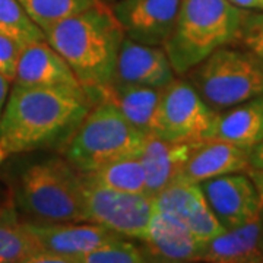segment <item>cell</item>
<instances>
[{
  "instance_id": "5b68a950",
  "label": "cell",
  "mask_w": 263,
  "mask_h": 263,
  "mask_svg": "<svg viewBox=\"0 0 263 263\" xmlns=\"http://www.w3.org/2000/svg\"><path fill=\"white\" fill-rule=\"evenodd\" d=\"M146 135L136 129L113 104L101 100L63 145L65 158L81 173L139 157Z\"/></svg>"
},
{
  "instance_id": "d6986e66",
  "label": "cell",
  "mask_w": 263,
  "mask_h": 263,
  "mask_svg": "<svg viewBox=\"0 0 263 263\" xmlns=\"http://www.w3.org/2000/svg\"><path fill=\"white\" fill-rule=\"evenodd\" d=\"M208 139L252 149L263 142V95L216 113Z\"/></svg>"
},
{
  "instance_id": "4dcf8cb0",
  "label": "cell",
  "mask_w": 263,
  "mask_h": 263,
  "mask_svg": "<svg viewBox=\"0 0 263 263\" xmlns=\"http://www.w3.org/2000/svg\"><path fill=\"white\" fill-rule=\"evenodd\" d=\"M230 2L241 9L262 10L263 12V0H230Z\"/></svg>"
},
{
  "instance_id": "4316f807",
  "label": "cell",
  "mask_w": 263,
  "mask_h": 263,
  "mask_svg": "<svg viewBox=\"0 0 263 263\" xmlns=\"http://www.w3.org/2000/svg\"><path fill=\"white\" fill-rule=\"evenodd\" d=\"M22 48L10 38L0 35V73L9 82L15 81L16 66Z\"/></svg>"
},
{
  "instance_id": "83f0119b",
  "label": "cell",
  "mask_w": 263,
  "mask_h": 263,
  "mask_svg": "<svg viewBox=\"0 0 263 263\" xmlns=\"http://www.w3.org/2000/svg\"><path fill=\"white\" fill-rule=\"evenodd\" d=\"M246 173H247V176L252 179L254 187H256V192H257V196H259V205H260V216H262V221H263V170L250 167V168L247 170Z\"/></svg>"
},
{
  "instance_id": "3957f363",
  "label": "cell",
  "mask_w": 263,
  "mask_h": 263,
  "mask_svg": "<svg viewBox=\"0 0 263 263\" xmlns=\"http://www.w3.org/2000/svg\"><path fill=\"white\" fill-rule=\"evenodd\" d=\"M245 15L230 0H183L162 46L176 75H186L215 50L237 43Z\"/></svg>"
},
{
  "instance_id": "d6a6232c",
  "label": "cell",
  "mask_w": 263,
  "mask_h": 263,
  "mask_svg": "<svg viewBox=\"0 0 263 263\" xmlns=\"http://www.w3.org/2000/svg\"><path fill=\"white\" fill-rule=\"evenodd\" d=\"M101 3H104V5H108V6H111L113 3H116L117 0H100Z\"/></svg>"
},
{
  "instance_id": "6da1fadb",
  "label": "cell",
  "mask_w": 263,
  "mask_h": 263,
  "mask_svg": "<svg viewBox=\"0 0 263 263\" xmlns=\"http://www.w3.org/2000/svg\"><path fill=\"white\" fill-rule=\"evenodd\" d=\"M91 105L65 89L15 85L0 120V145L9 154L63 148Z\"/></svg>"
},
{
  "instance_id": "484cf974",
  "label": "cell",
  "mask_w": 263,
  "mask_h": 263,
  "mask_svg": "<svg viewBox=\"0 0 263 263\" xmlns=\"http://www.w3.org/2000/svg\"><path fill=\"white\" fill-rule=\"evenodd\" d=\"M238 43L263 65V12H247L241 24Z\"/></svg>"
},
{
  "instance_id": "4fadbf2b",
  "label": "cell",
  "mask_w": 263,
  "mask_h": 263,
  "mask_svg": "<svg viewBox=\"0 0 263 263\" xmlns=\"http://www.w3.org/2000/svg\"><path fill=\"white\" fill-rule=\"evenodd\" d=\"M141 247L146 262H199L205 245L184 222L154 208Z\"/></svg>"
},
{
  "instance_id": "8fae6325",
  "label": "cell",
  "mask_w": 263,
  "mask_h": 263,
  "mask_svg": "<svg viewBox=\"0 0 263 263\" xmlns=\"http://www.w3.org/2000/svg\"><path fill=\"white\" fill-rule=\"evenodd\" d=\"M154 208L184 222L203 245L226 231L208 205L199 183L176 180L154 196Z\"/></svg>"
},
{
  "instance_id": "9a60e30c",
  "label": "cell",
  "mask_w": 263,
  "mask_h": 263,
  "mask_svg": "<svg viewBox=\"0 0 263 263\" xmlns=\"http://www.w3.org/2000/svg\"><path fill=\"white\" fill-rule=\"evenodd\" d=\"M25 227L40 249L67 256L72 263H78L79 256L95 247L122 237L105 227L92 222L38 224L25 221Z\"/></svg>"
},
{
  "instance_id": "ffe728a7",
  "label": "cell",
  "mask_w": 263,
  "mask_h": 263,
  "mask_svg": "<svg viewBox=\"0 0 263 263\" xmlns=\"http://www.w3.org/2000/svg\"><path fill=\"white\" fill-rule=\"evenodd\" d=\"M162 89L142 85L111 82L101 94V100L111 103L129 122L146 136H155V120ZM100 100V101H101Z\"/></svg>"
},
{
  "instance_id": "cb8c5ba5",
  "label": "cell",
  "mask_w": 263,
  "mask_h": 263,
  "mask_svg": "<svg viewBox=\"0 0 263 263\" xmlns=\"http://www.w3.org/2000/svg\"><path fill=\"white\" fill-rule=\"evenodd\" d=\"M40 28L47 29L101 3L100 0H18Z\"/></svg>"
},
{
  "instance_id": "8992f818",
  "label": "cell",
  "mask_w": 263,
  "mask_h": 263,
  "mask_svg": "<svg viewBox=\"0 0 263 263\" xmlns=\"http://www.w3.org/2000/svg\"><path fill=\"white\" fill-rule=\"evenodd\" d=\"M187 73L189 82L215 111L263 95V65L247 50L219 47Z\"/></svg>"
},
{
  "instance_id": "52a82bcc",
  "label": "cell",
  "mask_w": 263,
  "mask_h": 263,
  "mask_svg": "<svg viewBox=\"0 0 263 263\" xmlns=\"http://www.w3.org/2000/svg\"><path fill=\"white\" fill-rule=\"evenodd\" d=\"M82 202L86 222L105 227L124 238L145 241L154 197L103 187L82 173Z\"/></svg>"
},
{
  "instance_id": "603a6c76",
  "label": "cell",
  "mask_w": 263,
  "mask_h": 263,
  "mask_svg": "<svg viewBox=\"0 0 263 263\" xmlns=\"http://www.w3.org/2000/svg\"><path fill=\"white\" fill-rule=\"evenodd\" d=\"M0 35L10 38L24 48L44 41V31L31 19L18 0H0Z\"/></svg>"
},
{
  "instance_id": "5bb4252c",
  "label": "cell",
  "mask_w": 263,
  "mask_h": 263,
  "mask_svg": "<svg viewBox=\"0 0 263 263\" xmlns=\"http://www.w3.org/2000/svg\"><path fill=\"white\" fill-rule=\"evenodd\" d=\"M174 81L176 72L162 46H148L124 37L113 82L164 89Z\"/></svg>"
},
{
  "instance_id": "d4e9b609",
  "label": "cell",
  "mask_w": 263,
  "mask_h": 263,
  "mask_svg": "<svg viewBox=\"0 0 263 263\" xmlns=\"http://www.w3.org/2000/svg\"><path fill=\"white\" fill-rule=\"evenodd\" d=\"M146 262L141 246L117 237L78 257V263H143Z\"/></svg>"
},
{
  "instance_id": "ac0fdd59",
  "label": "cell",
  "mask_w": 263,
  "mask_h": 263,
  "mask_svg": "<svg viewBox=\"0 0 263 263\" xmlns=\"http://www.w3.org/2000/svg\"><path fill=\"white\" fill-rule=\"evenodd\" d=\"M199 262L260 263L263 262V221L256 216L245 226L226 230L205 245Z\"/></svg>"
},
{
  "instance_id": "f1b7e54d",
  "label": "cell",
  "mask_w": 263,
  "mask_h": 263,
  "mask_svg": "<svg viewBox=\"0 0 263 263\" xmlns=\"http://www.w3.org/2000/svg\"><path fill=\"white\" fill-rule=\"evenodd\" d=\"M250 167L263 170V142L250 149Z\"/></svg>"
},
{
  "instance_id": "9c48e42d",
  "label": "cell",
  "mask_w": 263,
  "mask_h": 263,
  "mask_svg": "<svg viewBox=\"0 0 263 263\" xmlns=\"http://www.w3.org/2000/svg\"><path fill=\"white\" fill-rule=\"evenodd\" d=\"M183 0H117L110 8L124 35L148 46H164Z\"/></svg>"
},
{
  "instance_id": "7402d4cb",
  "label": "cell",
  "mask_w": 263,
  "mask_h": 263,
  "mask_svg": "<svg viewBox=\"0 0 263 263\" xmlns=\"http://www.w3.org/2000/svg\"><path fill=\"white\" fill-rule=\"evenodd\" d=\"M84 174L91 181L103 187L113 189L117 192H126V193L146 195V177L139 157L117 161Z\"/></svg>"
},
{
  "instance_id": "44dd1931",
  "label": "cell",
  "mask_w": 263,
  "mask_h": 263,
  "mask_svg": "<svg viewBox=\"0 0 263 263\" xmlns=\"http://www.w3.org/2000/svg\"><path fill=\"white\" fill-rule=\"evenodd\" d=\"M38 250L25 222L19 221L16 208L12 203H0V263H28Z\"/></svg>"
},
{
  "instance_id": "7a4b0ae2",
  "label": "cell",
  "mask_w": 263,
  "mask_h": 263,
  "mask_svg": "<svg viewBox=\"0 0 263 263\" xmlns=\"http://www.w3.org/2000/svg\"><path fill=\"white\" fill-rule=\"evenodd\" d=\"M46 41L72 67L92 104L114 81L124 32L108 5L98 3L44 29Z\"/></svg>"
},
{
  "instance_id": "ba28073f",
  "label": "cell",
  "mask_w": 263,
  "mask_h": 263,
  "mask_svg": "<svg viewBox=\"0 0 263 263\" xmlns=\"http://www.w3.org/2000/svg\"><path fill=\"white\" fill-rule=\"evenodd\" d=\"M216 113L187 81H174L162 89L155 120V136L171 142L209 138Z\"/></svg>"
},
{
  "instance_id": "f546056e",
  "label": "cell",
  "mask_w": 263,
  "mask_h": 263,
  "mask_svg": "<svg viewBox=\"0 0 263 263\" xmlns=\"http://www.w3.org/2000/svg\"><path fill=\"white\" fill-rule=\"evenodd\" d=\"M8 97H9V81L0 73V120H2V114L5 110Z\"/></svg>"
},
{
  "instance_id": "e0dca14e",
  "label": "cell",
  "mask_w": 263,
  "mask_h": 263,
  "mask_svg": "<svg viewBox=\"0 0 263 263\" xmlns=\"http://www.w3.org/2000/svg\"><path fill=\"white\" fill-rule=\"evenodd\" d=\"M197 142H171L158 136L145 138L139 160L145 170L148 196L154 197L162 189L179 180L180 173Z\"/></svg>"
},
{
  "instance_id": "2e32d148",
  "label": "cell",
  "mask_w": 263,
  "mask_h": 263,
  "mask_svg": "<svg viewBox=\"0 0 263 263\" xmlns=\"http://www.w3.org/2000/svg\"><path fill=\"white\" fill-rule=\"evenodd\" d=\"M250 168V149L218 139H203L197 142L190 154L179 180L202 183L226 174L246 173Z\"/></svg>"
},
{
  "instance_id": "1f68e13d",
  "label": "cell",
  "mask_w": 263,
  "mask_h": 263,
  "mask_svg": "<svg viewBox=\"0 0 263 263\" xmlns=\"http://www.w3.org/2000/svg\"><path fill=\"white\" fill-rule=\"evenodd\" d=\"M8 155H9V152H8V151L5 149V148H3V146L0 145V164H2L3 161L6 160V158H8Z\"/></svg>"
},
{
  "instance_id": "30bf717a",
  "label": "cell",
  "mask_w": 263,
  "mask_h": 263,
  "mask_svg": "<svg viewBox=\"0 0 263 263\" xmlns=\"http://www.w3.org/2000/svg\"><path fill=\"white\" fill-rule=\"evenodd\" d=\"M199 184L208 205L226 230L245 226L260 215L259 196L247 173L226 174Z\"/></svg>"
},
{
  "instance_id": "7c38bea8",
  "label": "cell",
  "mask_w": 263,
  "mask_h": 263,
  "mask_svg": "<svg viewBox=\"0 0 263 263\" xmlns=\"http://www.w3.org/2000/svg\"><path fill=\"white\" fill-rule=\"evenodd\" d=\"M15 84L28 88H57L88 97L72 67L46 40L22 48Z\"/></svg>"
},
{
  "instance_id": "277c9868",
  "label": "cell",
  "mask_w": 263,
  "mask_h": 263,
  "mask_svg": "<svg viewBox=\"0 0 263 263\" xmlns=\"http://www.w3.org/2000/svg\"><path fill=\"white\" fill-rule=\"evenodd\" d=\"M15 203L29 222H86L82 173L65 157H50L28 165L19 177Z\"/></svg>"
}]
</instances>
